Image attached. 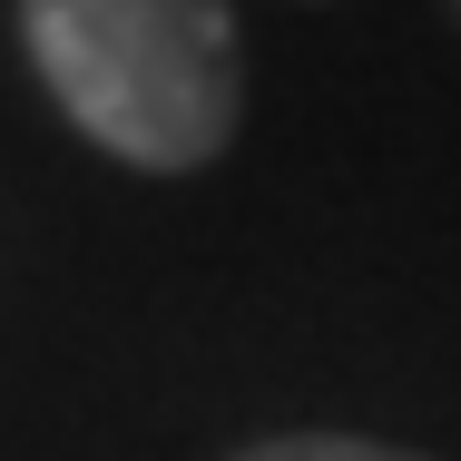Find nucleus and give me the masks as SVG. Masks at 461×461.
Wrapping results in <instances>:
<instances>
[{"instance_id": "f257e3e1", "label": "nucleus", "mask_w": 461, "mask_h": 461, "mask_svg": "<svg viewBox=\"0 0 461 461\" xmlns=\"http://www.w3.org/2000/svg\"><path fill=\"white\" fill-rule=\"evenodd\" d=\"M50 98L128 167H206L236 138L246 59L226 0H20Z\"/></svg>"}, {"instance_id": "f03ea898", "label": "nucleus", "mask_w": 461, "mask_h": 461, "mask_svg": "<svg viewBox=\"0 0 461 461\" xmlns=\"http://www.w3.org/2000/svg\"><path fill=\"white\" fill-rule=\"evenodd\" d=\"M236 461H412V452H383V442H344V432H285V442H256Z\"/></svg>"}, {"instance_id": "7ed1b4c3", "label": "nucleus", "mask_w": 461, "mask_h": 461, "mask_svg": "<svg viewBox=\"0 0 461 461\" xmlns=\"http://www.w3.org/2000/svg\"><path fill=\"white\" fill-rule=\"evenodd\" d=\"M452 10H461V0H452Z\"/></svg>"}]
</instances>
